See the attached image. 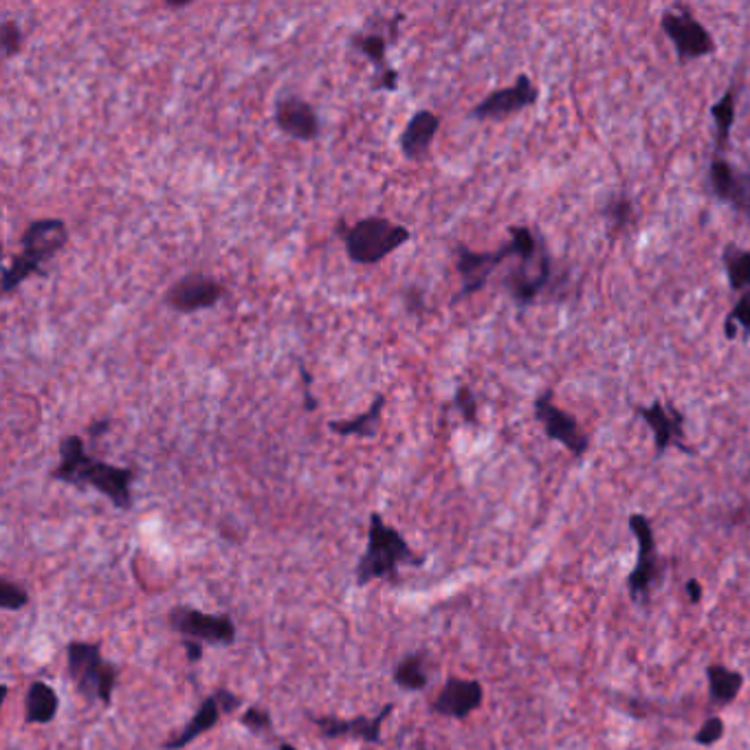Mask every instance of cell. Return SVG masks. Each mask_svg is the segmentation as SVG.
Returning a JSON list of instances; mask_svg holds the SVG:
<instances>
[{
  "label": "cell",
  "instance_id": "1",
  "mask_svg": "<svg viewBox=\"0 0 750 750\" xmlns=\"http://www.w3.org/2000/svg\"><path fill=\"white\" fill-rule=\"evenodd\" d=\"M51 480L76 489H95L113 501L119 510L133 508L135 469L117 467L86 454L82 436L71 434L60 440V462L51 471Z\"/></svg>",
  "mask_w": 750,
  "mask_h": 750
},
{
  "label": "cell",
  "instance_id": "2",
  "mask_svg": "<svg viewBox=\"0 0 750 750\" xmlns=\"http://www.w3.org/2000/svg\"><path fill=\"white\" fill-rule=\"evenodd\" d=\"M403 566L422 568L425 555H418L406 542V537L383 519L381 513H372L368 526V544L354 566V584L357 587H366L386 579L392 585H399Z\"/></svg>",
  "mask_w": 750,
  "mask_h": 750
},
{
  "label": "cell",
  "instance_id": "3",
  "mask_svg": "<svg viewBox=\"0 0 750 750\" xmlns=\"http://www.w3.org/2000/svg\"><path fill=\"white\" fill-rule=\"evenodd\" d=\"M546 247V241L539 232H533L526 225H510L508 227V243L500 250L474 251L465 243L456 245V271L460 273V291L456 293L454 302H462L476 293H480L496 269L510 257L515 260H530Z\"/></svg>",
  "mask_w": 750,
  "mask_h": 750
},
{
  "label": "cell",
  "instance_id": "4",
  "mask_svg": "<svg viewBox=\"0 0 750 750\" xmlns=\"http://www.w3.org/2000/svg\"><path fill=\"white\" fill-rule=\"evenodd\" d=\"M67 673L78 695H82L88 704L99 702L110 709L119 682V668L101 656V643H67Z\"/></svg>",
  "mask_w": 750,
  "mask_h": 750
},
{
  "label": "cell",
  "instance_id": "5",
  "mask_svg": "<svg viewBox=\"0 0 750 750\" xmlns=\"http://www.w3.org/2000/svg\"><path fill=\"white\" fill-rule=\"evenodd\" d=\"M339 230L345 253L354 264H379L412 238V232L406 225L383 216H368L350 227L339 223Z\"/></svg>",
  "mask_w": 750,
  "mask_h": 750
},
{
  "label": "cell",
  "instance_id": "6",
  "mask_svg": "<svg viewBox=\"0 0 750 750\" xmlns=\"http://www.w3.org/2000/svg\"><path fill=\"white\" fill-rule=\"evenodd\" d=\"M630 530L636 537V564L627 577V592L634 603L645 605L650 603L654 585L661 582L663 564L659 557V544L650 517L643 513H632Z\"/></svg>",
  "mask_w": 750,
  "mask_h": 750
},
{
  "label": "cell",
  "instance_id": "7",
  "mask_svg": "<svg viewBox=\"0 0 750 750\" xmlns=\"http://www.w3.org/2000/svg\"><path fill=\"white\" fill-rule=\"evenodd\" d=\"M167 627L181 639L203 645L230 647L236 643L238 630L230 614H207L192 605H174L167 612Z\"/></svg>",
  "mask_w": 750,
  "mask_h": 750
},
{
  "label": "cell",
  "instance_id": "8",
  "mask_svg": "<svg viewBox=\"0 0 750 750\" xmlns=\"http://www.w3.org/2000/svg\"><path fill=\"white\" fill-rule=\"evenodd\" d=\"M661 29L673 45L680 65L709 58L718 51V45L709 29L686 7L675 4L665 9L661 16Z\"/></svg>",
  "mask_w": 750,
  "mask_h": 750
},
{
  "label": "cell",
  "instance_id": "9",
  "mask_svg": "<svg viewBox=\"0 0 750 750\" xmlns=\"http://www.w3.org/2000/svg\"><path fill=\"white\" fill-rule=\"evenodd\" d=\"M533 415L551 440L559 442L575 458H584L587 449H590V436L585 434L584 427L579 425L577 418L573 417L571 412L562 410L555 403V390L553 388L544 390L533 401Z\"/></svg>",
  "mask_w": 750,
  "mask_h": 750
},
{
  "label": "cell",
  "instance_id": "10",
  "mask_svg": "<svg viewBox=\"0 0 750 750\" xmlns=\"http://www.w3.org/2000/svg\"><path fill=\"white\" fill-rule=\"evenodd\" d=\"M553 253L546 245L535 257L519 260V264L501 277V286L519 309L533 306L553 280Z\"/></svg>",
  "mask_w": 750,
  "mask_h": 750
},
{
  "label": "cell",
  "instance_id": "11",
  "mask_svg": "<svg viewBox=\"0 0 750 750\" xmlns=\"http://www.w3.org/2000/svg\"><path fill=\"white\" fill-rule=\"evenodd\" d=\"M69 227L60 218H40L27 225L20 236L18 257L36 269L38 275H45V264L53 260L60 251L69 245Z\"/></svg>",
  "mask_w": 750,
  "mask_h": 750
},
{
  "label": "cell",
  "instance_id": "12",
  "mask_svg": "<svg viewBox=\"0 0 750 750\" xmlns=\"http://www.w3.org/2000/svg\"><path fill=\"white\" fill-rule=\"evenodd\" d=\"M225 295V286L218 277L207 273H187L174 280L164 293L167 309L189 315L205 309H214Z\"/></svg>",
  "mask_w": 750,
  "mask_h": 750
},
{
  "label": "cell",
  "instance_id": "13",
  "mask_svg": "<svg viewBox=\"0 0 750 750\" xmlns=\"http://www.w3.org/2000/svg\"><path fill=\"white\" fill-rule=\"evenodd\" d=\"M636 417L641 418L652 436H654V451L661 458L668 454L669 449H678L686 456H693L695 449L686 442V431H684V415L671 406L668 401L656 399L652 406H634Z\"/></svg>",
  "mask_w": 750,
  "mask_h": 750
},
{
  "label": "cell",
  "instance_id": "14",
  "mask_svg": "<svg viewBox=\"0 0 750 750\" xmlns=\"http://www.w3.org/2000/svg\"><path fill=\"white\" fill-rule=\"evenodd\" d=\"M392 711H395V702H388L381 707L377 715H357L352 720H341L334 715H315L309 711L306 718L313 722V727L324 740H357V742L377 747L381 744L383 722L390 718Z\"/></svg>",
  "mask_w": 750,
  "mask_h": 750
},
{
  "label": "cell",
  "instance_id": "15",
  "mask_svg": "<svg viewBox=\"0 0 750 750\" xmlns=\"http://www.w3.org/2000/svg\"><path fill=\"white\" fill-rule=\"evenodd\" d=\"M539 101V88L530 80V76L522 74L510 86L489 92L483 101H478L469 117L478 121H501L515 113H522Z\"/></svg>",
  "mask_w": 750,
  "mask_h": 750
},
{
  "label": "cell",
  "instance_id": "16",
  "mask_svg": "<svg viewBox=\"0 0 750 750\" xmlns=\"http://www.w3.org/2000/svg\"><path fill=\"white\" fill-rule=\"evenodd\" d=\"M485 702V686L480 680L449 675L442 689L431 700V713L449 720H467Z\"/></svg>",
  "mask_w": 750,
  "mask_h": 750
},
{
  "label": "cell",
  "instance_id": "17",
  "mask_svg": "<svg viewBox=\"0 0 750 750\" xmlns=\"http://www.w3.org/2000/svg\"><path fill=\"white\" fill-rule=\"evenodd\" d=\"M709 187L720 203L750 218V167L740 169L718 155L709 164Z\"/></svg>",
  "mask_w": 750,
  "mask_h": 750
},
{
  "label": "cell",
  "instance_id": "18",
  "mask_svg": "<svg viewBox=\"0 0 750 750\" xmlns=\"http://www.w3.org/2000/svg\"><path fill=\"white\" fill-rule=\"evenodd\" d=\"M392 38L386 33L377 31H357L350 40L352 49H357L372 67H374V80H372V90H386V92H397L399 90V71L388 62V49H390Z\"/></svg>",
  "mask_w": 750,
  "mask_h": 750
},
{
  "label": "cell",
  "instance_id": "19",
  "mask_svg": "<svg viewBox=\"0 0 750 750\" xmlns=\"http://www.w3.org/2000/svg\"><path fill=\"white\" fill-rule=\"evenodd\" d=\"M275 126L291 139L313 142L320 135V115L318 110L298 95L280 97L273 113Z\"/></svg>",
  "mask_w": 750,
  "mask_h": 750
},
{
  "label": "cell",
  "instance_id": "20",
  "mask_svg": "<svg viewBox=\"0 0 750 750\" xmlns=\"http://www.w3.org/2000/svg\"><path fill=\"white\" fill-rule=\"evenodd\" d=\"M438 130H440L438 115L431 113V110H418L401 133V139H399L401 155L410 162L425 159L431 150V144H434Z\"/></svg>",
  "mask_w": 750,
  "mask_h": 750
},
{
  "label": "cell",
  "instance_id": "21",
  "mask_svg": "<svg viewBox=\"0 0 750 750\" xmlns=\"http://www.w3.org/2000/svg\"><path fill=\"white\" fill-rule=\"evenodd\" d=\"M221 715H223V709H221L216 695H214V693L207 695V698L201 702V707L196 709L194 718H192V720H189V722H187L174 738H169L167 742H164L162 749L181 750L185 749V747H189L194 740H198L201 736H205V733H210L212 729H216V724L221 722Z\"/></svg>",
  "mask_w": 750,
  "mask_h": 750
},
{
  "label": "cell",
  "instance_id": "22",
  "mask_svg": "<svg viewBox=\"0 0 750 750\" xmlns=\"http://www.w3.org/2000/svg\"><path fill=\"white\" fill-rule=\"evenodd\" d=\"M58 711H60L58 691L42 680H33L25 693V722L47 727L56 720Z\"/></svg>",
  "mask_w": 750,
  "mask_h": 750
},
{
  "label": "cell",
  "instance_id": "23",
  "mask_svg": "<svg viewBox=\"0 0 750 750\" xmlns=\"http://www.w3.org/2000/svg\"><path fill=\"white\" fill-rule=\"evenodd\" d=\"M744 673L736 669L713 663L707 668V686H709V700L715 707H729L738 700V695L744 689Z\"/></svg>",
  "mask_w": 750,
  "mask_h": 750
},
{
  "label": "cell",
  "instance_id": "24",
  "mask_svg": "<svg viewBox=\"0 0 750 750\" xmlns=\"http://www.w3.org/2000/svg\"><path fill=\"white\" fill-rule=\"evenodd\" d=\"M386 408V395H377L372 406L352 418L329 420V429L337 436H359V438H374L381 425V412Z\"/></svg>",
  "mask_w": 750,
  "mask_h": 750
},
{
  "label": "cell",
  "instance_id": "25",
  "mask_svg": "<svg viewBox=\"0 0 750 750\" xmlns=\"http://www.w3.org/2000/svg\"><path fill=\"white\" fill-rule=\"evenodd\" d=\"M738 95H740L738 84H731L727 88V92L711 106V117L715 121L718 153H724L729 148L733 124H736V117H738Z\"/></svg>",
  "mask_w": 750,
  "mask_h": 750
},
{
  "label": "cell",
  "instance_id": "26",
  "mask_svg": "<svg viewBox=\"0 0 750 750\" xmlns=\"http://www.w3.org/2000/svg\"><path fill=\"white\" fill-rule=\"evenodd\" d=\"M427 652H415L408 654L399 661V665L395 668L392 680L401 691L408 693H420L427 689L429 684V671H427Z\"/></svg>",
  "mask_w": 750,
  "mask_h": 750
},
{
  "label": "cell",
  "instance_id": "27",
  "mask_svg": "<svg viewBox=\"0 0 750 750\" xmlns=\"http://www.w3.org/2000/svg\"><path fill=\"white\" fill-rule=\"evenodd\" d=\"M722 264L729 277V286L736 293H744L750 289V251L742 250L736 243L724 245Z\"/></svg>",
  "mask_w": 750,
  "mask_h": 750
},
{
  "label": "cell",
  "instance_id": "28",
  "mask_svg": "<svg viewBox=\"0 0 750 750\" xmlns=\"http://www.w3.org/2000/svg\"><path fill=\"white\" fill-rule=\"evenodd\" d=\"M603 216L607 221V227L612 234H621L625 232L632 221H634V203L625 192H616L607 198L605 207H603Z\"/></svg>",
  "mask_w": 750,
  "mask_h": 750
},
{
  "label": "cell",
  "instance_id": "29",
  "mask_svg": "<svg viewBox=\"0 0 750 750\" xmlns=\"http://www.w3.org/2000/svg\"><path fill=\"white\" fill-rule=\"evenodd\" d=\"M738 329H742L750 337V289L740 295L724 322V334L729 339L738 337Z\"/></svg>",
  "mask_w": 750,
  "mask_h": 750
},
{
  "label": "cell",
  "instance_id": "30",
  "mask_svg": "<svg viewBox=\"0 0 750 750\" xmlns=\"http://www.w3.org/2000/svg\"><path fill=\"white\" fill-rule=\"evenodd\" d=\"M0 47H2V53H4L7 60L18 56L25 47V33H22L20 25L11 18H4L0 22Z\"/></svg>",
  "mask_w": 750,
  "mask_h": 750
},
{
  "label": "cell",
  "instance_id": "31",
  "mask_svg": "<svg viewBox=\"0 0 750 750\" xmlns=\"http://www.w3.org/2000/svg\"><path fill=\"white\" fill-rule=\"evenodd\" d=\"M27 605H29V592L25 590V585L0 579V607L4 612H18Z\"/></svg>",
  "mask_w": 750,
  "mask_h": 750
},
{
  "label": "cell",
  "instance_id": "32",
  "mask_svg": "<svg viewBox=\"0 0 750 750\" xmlns=\"http://www.w3.org/2000/svg\"><path fill=\"white\" fill-rule=\"evenodd\" d=\"M724 736H727V724H724V720H722L720 715H711V718H707L704 724L698 729V733L693 736V742H695L698 747L709 749V747H715L718 742H722Z\"/></svg>",
  "mask_w": 750,
  "mask_h": 750
},
{
  "label": "cell",
  "instance_id": "33",
  "mask_svg": "<svg viewBox=\"0 0 750 750\" xmlns=\"http://www.w3.org/2000/svg\"><path fill=\"white\" fill-rule=\"evenodd\" d=\"M241 727H245L253 736H269L273 733V718L269 713V709L262 707H250L241 718H238Z\"/></svg>",
  "mask_w": 750,
  "mask_h": 750
},
{
  "label": "cell",
  "instance_id": "34",
  "mask_svg": "<svg viewBox=\"0 0 750 750\" xmlns=\"http://www.w3.org/2000/svg\"><path fill=\"white\" fill-rule=\"evenodd\" d=\"M454 406L469 425H478V399L469 386H458L454 395Z\"/></svg>",
  "mask_w": 750,
  "mask_h": 750
},
{
  "label": "cell",
  "instance_id": "35",
  "mask_svg": "<svg viewBox=\"0 0 750 750\" xmlns=\"http://www.w3.org/2000/svg\"><path fill=\"white\" fill-rule=\"evenodd\" d=\"M214 695H216V700H218V704L223 709V715H232V713H236L243 707V698L238 693H234L232 689L218 686L214 691Z\"/></svg>",
  "mask_w": 750,
  "mask_h": 750
},
{
  "label": "cell",
  "instance_id": "36",
  "mask_svg": "<svg viewBox=\"0 0 750 750\" xmlns=\"http://www.w3.org/2000/svg\"><path fill=\"white\" fill-rule=\"evenodd\" d=\"M300 374H302V397H304V408L306 412H315L318 410V399L311 392L313 386V374L304 368V363H300Z\"/></svg>",
  "mask_w": 750,
  "mask_h": 750
},
{
  "label": "cell",
  "instance_id": "37",
  "mask_svg": "<svg viewBox=\"0 0 750 750\" xmlns=\"http://www.w3.org/2000/svg\"><path fill=\"white\" fill-rule=\"evenodd\" d=\"M181 647L187 656V663H201L203 654H205V645L198 641H189V639H181Z\"/></svg>",
  "mask_w": 750,
  "mask_h": 750
},
{
  "label": "cell",
  "instance_id": "38",
  "mask_svg": "<svg viewBox=\"0 0 750 750\" xmlns=\"http://www.w3.org/2000/svg\"><path fill=\"white\" fill-rule=\"evenodd\" d=\"M108 429H110V420H108V418H99V420H95V422H90V425L86 427V434H88L90 440H97V438L104 436Z\"/></svg>",
  "mask_w": 750,
  "mask_h": 750
},
{
  "label": "cell",
  "instance_id": "39",
  "mask_svg": "<svg viewBox=\"0 0 750 750\" xmlns=\"http://www.w3.org/2000/svg\"><path fill=\"white\" fill-rule=\"evenodd\" d=\"M684 590H686V596H689V603L698 605V603L702 601V584H700L698 579H689V582H686V585H684Z\"/></svg>",
  "mask_w": 750,
  "mask_h": 750
},
{
  "label": "cell",
  "instance_id": "40",
  "mask_svg": "<svg viewBox=\"0 0 750 750\" xmlns=\"http://www.w3.org/2000/svg\"><path fill=\"white\" fill-rule=\"evenodd\" d=\"M167 9H183V7H189V2H167Z\"/></svg>",
  "mask_w": 750,
  "mask_h": 750
},
{
  "label": "cell",
  "instance_id": "41",
  "mask_svg": "<svg viewBox=\"0 0 750 750\" xmlns=\"http://www.w3.org/2000/svg\"><path fill=\"white\" fill-rule=\"evenodd\" d=\"M277 750H300V749H295V747H293L291 742H284V740H282V742H277Z\"/></svg>",
  "mask_w": 750,
  "mask_h": 750
},
{
  "label": "cell",
  "instance_id": "42",
  "mask_svg": "<svg viewBox=\"0 0 750 750\" xmlns=\"http://www.w3.org/2000/svg\"><path fill=\"white\" fill-rule=\"evenodd\" d=\"M417 750H427V749H425V738H422V740H420V742H418Z\"/></svg>",
  "mask_w": 750,
  "mask_h": 750
}]
</instances>
